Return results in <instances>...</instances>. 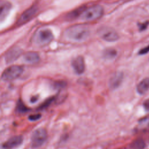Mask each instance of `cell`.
<instances>
[{
	"label": "cell",
	"mask_w": 149,
	"mask_h": 149,
	"mask_svg": "<svg viewBox=\"0 0 149 149\" xmlns=\"http://www.w3.org/2000/svg\"><path fill=\"white\" fill-rule=\"evenodd\" d=\"M23 59L29 63H35L39 61L40 56L36 52H28L23 55Z\"/></svg>",
	"instance_id": "cell-13"
},
{
	"label": "cell",
	"mask_w": 149,
	"mask_h": 149,
	"mask_svg": "<svg viewBox=\"0 0 149 149\" xmlns=\"http://www.w3.org/2000/svg\"><path fill=\"white\" fill-rule=\"evenodd\" d=\"M12 5L10 2L8 1H1L0 5V20L2 22L8 16Z\"/></svg>",
	"instance_id": "cell-12"
},
{
	"label": "cell",
	"mask_w": 149,
	"mask_h": 149,
	"mask_svg": "<svg viewBox=\"0 0 149 149\" xmlns=\"http://www.w3.org/2000/svg\"><path fill=\"white\" fill-rule=\"evenodd\" d=\"M65 34L69 39L79 42L86 40L88 37L90 30L84 25L77 24L69 27L66 30Z\"/></svg>",
	"instance_id": "cell-1"
},
{
	"label": "cell",
	"mask_w": 149,
	"mask_h": 149,
	"mask_svg": "<svg viewBox=\"0 0 149 149\" xmlns=\"http://www.w3.org/2000/svg\"><path fill=\"white\" fill-rule=\"evenodd\" d=\"M41 117V115L39 113L37 114H33V115H30L29 117V119L31 121H36L38 119H40Z\"/></svg>",
	"instance_id": "cell-19"
},
{
	"label": "cell",
	"mask_w": 149,
	"mask_h": 149,
	"mask_svg": "<svg viewBox=\"0 0 149 149\" xmlns=\"http://www.w3.org/2000/svg\"><path fill=\"white\" fill-rule=\"evenodd\" d=\"M54 36L52 31L49 29H42L39 30L36 35V42L41 45L49 44L53 39Z\"/></svg>",
	"instance_id": "cell-6"
},
{
	"label": "cell",
	"mask_w": 149,
	"mask_h": 149,
	"mask_svg": "<svg viewBox=\"0 0 149 149\" xmlns=\"http://www.w3.org/2000/svg\"><path fill=\"white\" fill-rule=\"evenodd\" d=\"M23 72V68L19 65H12L6 68L2 73L1 79L3 81H11L19 77Z\"/></svg>",
	"instance_id": "cell-5"
},
{
	"label": "cell",
	"mask_w": 149,
	"mask_h": 149,
	"mask_svg": "<svg viewBox=\"0 0 149 149\" xmlns=\"http://www.w3.org/2000/svg\"><path fill=\"white\" fill-rule=\"evenodd\" d=\"M145 146L146 144L142 139H137L132 143L131 147L133 149H143Z\"/></svg>",
	"instance_id": "cell-16"
},
{
	"label": "cell",
	"mask_w": 149,
	"mask_h": 149,
	"mask_svg": "<svg viewBox=\"0 0 149 149\" xmlns=\"http://www.w3.org/2000/svg\"><path fill=\"white\" fill-rule=\"evenodd\" d=\"M123 76L122 72L115 73L110 78V80L109 81V87L112 89L118 88L120 85L123 80Z\"/></svg>",
	"instance_id": "cell-11"
},
{
	"label": "cell",
	"mask_w": 149,
	"mask_h": 149,
	"mask_svg": "<svg viewBox=\"0 0 149 149\" xmlns=\"http://www.w3.org/2000/svg\"><path fill=\"white\" fill-rule=\"evenodd\" d=\"M149 52V45L141 48L139 51V55H145Z\"/></svg>",
	"instance_id": "cell-21"
},
{
	"label": "cell",
	"mask_w": 149,
	"mask_h": 149,
	"mask_svg": "<svg viewBox=\"0 0 149 149\" xmlns=\"http://www.w3.org/2000/svg\"><path fill=\"white\" fill-rule=\"evenodd\" d=\"M47 138V133L45 129L40 127L35 130L31 136L30 146L33 148L42 146Z\"/></svg>",
	"instance_id": "cell-3"
},
{
	"label": "cell",
	"mask_w": 149,
	"mask_h": 149,
	"mask_svg": "<svg viewBox=\"0 0 149 149\" xmlns=\"http://www.w3.org/2000/svg\"><path fill=\"white\" fill-rule=\"evenodd\" d=\"M140 123L141 125H144V126H149V116L145 117V118L141 119L140 120Z\"/></svg>",
	"instance_id": "cell-20"
},
{
	"label": "cell",
	"mask_w": 149,
	"mask_h": 149,
	"mask_svg": "<svg viewBox=\"0 0 149 149\" xmlns=\"http://www.w3.org/2000/svg\"><path fill=\"white\" fill-rule=\"evenodd\" d=\"M143 105L146 110H149V99L146 100L143 104Z\"/></svg>",
	"instance_id": "cell-22"
},
{
	"label": "cell",
	"mask_w": 149,
	"mask_h": 149,
	"mask_svg": "<svg viewBox=\"0 0 149 149\" xmlns=\"http://www.w3.org/2000/svg\"><path fill=\"white\" fill-rule=\"evenodd\" d=\"M22 51L18 48H14L10 49L5 55V58L7 63H11L16 61L21 55Z\"/></svg>",
	"instance_id": "cell-10"
},
{
	"label": "cell",
	"mask_w": 149,
	"mask_h": 149,
	"mask_svg": "<svg viewBox=\"0 0 149 149\" xmlns=\"http://www.w3.org/2000/svg\"><path fill=\"white\" fill-rule=\"evenodd\" d=\"M98 35L102 40L108 42H114L118 40V33L112 28L107 26H102L97 30Z\"/></svg>",
	"instance_id": "cell-4"
},
{
	"label": "cell",
	"mask_w": 149,
	"mask_h": 149,
	"mask_svg": "<svg viewBox=\"0 0 149 149\" xmlns=\"http://www.w3.org/2000/svg\"><path fill=\"white\" fill-rule=\"evenodd\" d=\"M72 66L76 73L82 74L85 70V63L84 58L81 56H77L72 61Z\"/></svg>",
	"instance_id": "cell-8"
},
{
	"label": "cell",
	"mask_w": 149,
	"mask_h": 149,
	"mask_svg": "<svg viewBox=\"0 0 149 149\" xmlns=\"http://www.w3.org/2000/svg\"><path fill=\"white\" fill-rule=\"evenodd\" d=\"M149 90V78L143 79L137 86V91L139 94H144Z\"/></svg>",
	"instance_id": "cell-14"
},
{
	"label": "cell",
	"mask_w": 149,
	"mask_h": 149,
	"mask_svg": "<svg viewBox=\"0 0 149 149\" xmlns=\"http://www.w3.org/2000/svg\"><path fill=\"white\" fill-rule=\"evenodd\" d=\"M149 24V22L148 21H146L144 23H139V30L140 31H144L145 30L148 26Z\"/></svg>",
	"instance_id": "cell-18"
},
{
	"label": "cell",
	"mask_w": 149,
	"mask_h": 149,
	"mask_svg": "<svg viewBox=\"0 0 149 149\" xmlns=\"http://www.w3.org/2000/svg\"><path fill=\"white\" fill-rule=\"evenodd\" d=\"M37 10L36 6H31L26 11H24L20 16L17 23L18 26L22 25L29 22L36 14Z\"/></svg>",
	"instance_id": "cell-7"
},
{
	"label": "cell",
	"mask_w": 149,
	"mask_h": 149,
	"mask_svg": "<svg viewBox=\"0 0 149 149\" xmlns=\"http://www.w3.org/2000/svg\"><path fill=\"white\" fill-rule=\"evenodd\" d=\"M23 141L22 136H15L12 137L2 144V148L4 149H12L20 146Z\"/></svg>",
	"instance_id": "cell-9"
},
{
	"label": "cell",
	"mask_w": 149,
	"mask_h": 149,
	"mask_svg": "<svg viewBox=\"0 0 149 149\" xmlns=\"http://www.w3.org/2000/svg\"><path fill=\"white\" fill-rule=\"evenodd\" d=\"M116 54L117 52L115 49L112 48H108L104 51L103 55L105 58L108 59H111L116 56Z\"/></svg>",
	"instance_id": "cell-15"
},
{
	"label": "cell",
	"mask_w": 149,
	"mask_h": 149,
	"mask_svg": "<svg viewBox=\"0 0 149 149\" xmlns=\"http://www.w3.org/2000/svg\"><path fill=\"white\" fill-rule=\"evenodd\" d=\"M16 109L18 111V112H25L28 110V108L24 105V104L21 101H19L17 102Z\"/></svg>",
	"instance_id": "cell-17"
},
{
	"label": "cell",
	"mask_w": 149,
	"mask_h": 149,
	"mask_svg": "<svg viewBox=\"0 0 149 149\" xmlns=\"http://www.w3.org/2000/svg\"><path fill=\"white\" fill-rule=\"evenodd\" d=\"M103 13V8L100 5H95L87 8H83L79 17L81 20L91 22L100 19Z\"/></svg>",
	"instance_id": "cell-2"
}]
</instances>
